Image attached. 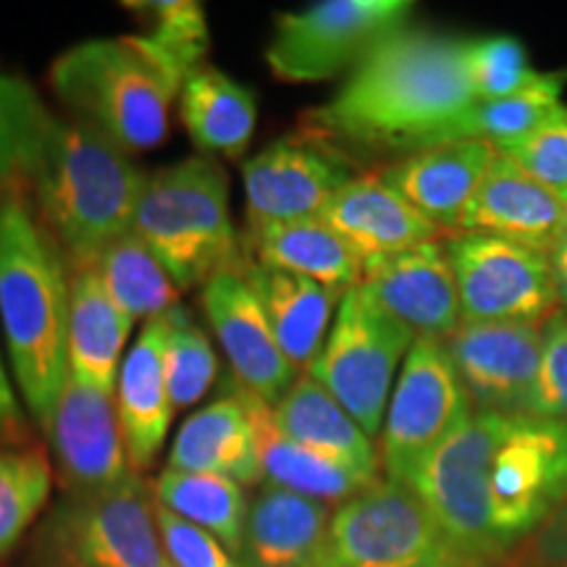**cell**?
<instances>
[{
  "mask_svg": "<svg viewBox=\"0 0 567 567\" xmlns=\"http://www.w3.org/2000/svg\"><path fill=\"white\" fill-rule=\"evenodd\" d=\"M465 40L402 30L381 40L305 124L323 145L425 151L476 103L463 63Z\"/></svg>",
  "mask_w": 567,
  "mask_h": 567,
  "instance_id": "obj_1",
  "label": "cell"
},
{
  "mask_svg": "<svg viewBox=\"0 0 567 567\" xmlns=\"http://www.w3.org/2000/svg\"><path fill=\"white\" fill-rule=\"evenodd\" d=\"M0 329L17 389L48 434L69 375V274L21 197L0 203Z\"/></svg>",
  "mask_w": 567,
  "mask_h": 567,
  "instance_id": "obj_2",
  "label": "cell"
},
{
  "mask_svg": "<svg viewBox=\"0 0 567 567\" xmlns=\"http://www.w3.org/2000/svg\"><path fill=\"white\" fill-rule=\"evenodd\" d=\"M45 229L69 255L71 271L95 264L132 231L147 176L130 153L90 124L53 118L30 168Z\"/></svg>",
  "mask_w": 567,
  "mask_h": 567,
  "instance_id": "obj_3",
  "label": "cell"
},
{
  "mask_svg": "<svg viewBox=\"0 0 567 567\" xmlns=\"http://www.w3.org/2000/svg\"><path fill=\"white\" fill-rule=\"evenodd\" d=\"M184 71L147 34L87 40L51 66L55 95L126 153L161 145Z\"/></svg>",
  "mask_w": 567,
  "mask_h": 567,
  "instance_id": "obj_4",
  "label": "cell"
},
{
  "mask_svg": "<svg viewBox=\"0 0 567 567\" xmlns=\"http://www.w3.org/2000/svg\"><path fill=\"white\" fill-rule=\"evenodd\" d=\"M132 231L176 287L208 284L239 260L226 172L213 158H189L147 176Z\"/></svg>",
  "mask_w": 567,
  "mask_h": 567,
  "instance_id": "obj_5",
  "label": "cell"
},
{
  "mask_svg": "<svg viewBox=\"0 0 567 567\" xmlns=\"http://www.w3.org/2000/svg\"><path fill=\"white\" fill-rule=\"evenodd\" d=\"M413 342L415 334L408 326L394 321L354 287L339 302L329 339L308 375L373 439L384 429L396 371Z\"/></svg>",
  "mask_w": 567,
  "mask_h": 567,
  "instance_id": "obj_6",
  "label": "cell"
},
{
  "mask_svg": "<svg viewBox=\"0 0 567 567\" xmlns=\"http://www.w3.org/2000/svg\"><path fill=\"white\" fill-rule=\"evenodd\" d=\"M505 425L507 417L476 413L425 460L408 484L452 547L476 567L505 557L492 513V460Z\"/></svg>",
  "mask_w": 567,
  "mask_h": 567,
  "instance_id": "obj_7",
  "label": "cell"
},
{
  "mask_svg": "<svg viewBox=\"0 0 567 567\" xmlns=\"http://www.w3.org/2000/svg\"><path fill=\"white\" fill-rule=\"evenodd\" d=\"M318 567H476L460 555L413 488L379 481L331 515Z\"/></svg>",
  "mask_w": 567,
  "mask_h": 567,
  "instance_id": "obj_8",
  "label": "cell"
},
{
  "mask_svg": "<svg viewBox=\"0 0 567 567\" xmlns=\"http://www.w3.org/2000/svg\"><path fill=\"white\" fill-rule=\"evenodd\" d=\"M413 9L410 0H323L279 13L266 61L284 82H326L358 66L381 40L408 30Z\"/></svg>",
  "mask_w": 567,
  "mask_h": 567,
  "instance_id": "obj_9",
  "label": "cell"
},
{
  "mask_svg": "<svg viewBox=\"0 0 567 567\" xmlns=\"http://www.w3.org/2000/svg\"><path fill=\"white\" fill-rule=\"evenodd\" d=\"M473 413L446 344L417 337L396 375L381 429V465L394 484H410L421 465Z\"/></svg>",
  "mask_w": 567,
  "mask_h": 567,
  "instance_id": "obj_10",
  "label": "cell"
},
{
  "mask_svg": "<svg viewBox=\"0 0 567 567\" xmlns=\"http://www.w3.org/2000/svg\"><path fill=\"white\" fill-rule=\"evenodd\" d=\"M567 496V423L507 417L492 460L494 530L505 555L557 513Z\"/></svg>",
  "mask_w": 567,
  "mask_h": 567,
  "instance_id": "obj_11",
  "label": "cell"
},
{
  "mask_svg": "<svg viewBox=\"0 0 567 567\" xmlns=\"http://www.w3.org/2000/svg\"><path fill=\"white\" fill-rule=\"evenodd\" d=\"M463 321L544 326L559 310L547 252L478 231L444 237Z\"/></svg>",
  "mask_w": 567,
  "mask_h": 567,
  "instance_id": "obj_12",
  "label": "cell"
},
{
  "mask_svg": "<svg viewBox=\"0 0 567 567\" xmlns=\"http://www.w3.org/2000/svg\"><path fill=\"white\" fill-rule=\"evenodd\" d=\"M444 344L471 396L473 413L502 417L530 413L542 365V326L463 321Z\"/></svg>",
  "mask_w": 567,
  "mask_h": 567,
  "instance_id": "obj_13",
  "label": "cell"
},
{
  "mask_svg": "<svg viewBox=\"0 0 567 567\" xmlns=\"http://www.w3.org/2000/svg\"><path fill=\"white\" fill-rule=\"evenodd\" d=\"M247 226L316 218L347 182L354 179L344 155L316 137H281L243 166Z\"/></svg>",
  "mask_w": 567,
  "mask_h": 567,
  "instance_id": "obj_14",
  "label": "cell"
},
{
  "mask_svg": "<svg viewBox=\"0 0 567 567\" xmlns=\"http://www.w3.org/2000/svg\"><path fill=\"white\" fill-rule=\"evenodd\" d=\"M203 310L213 334L224 347L234 381L260 396L266 405H279L300 373L284 358L276 342L271 321L243 258L210 276L203 287Z\"/></svg>",
  "mask_w": 567,
  "mask_h": 567,
  "instance_id": "obj_15",
  "label": "cell"
},
{
  "mask_svg": "<svg viewBox=\"0 0 567 567\" xmlns=\"http://www.w3.org/2000/svg\"><path fill=\"white\" fill-rule=\"evenodd\" d=\"M55 520L84 567H174L137 473L109 492L76 496Z\"/></svg>",
  "mask_w": 567,
  "mask_h": 567,
  "instance_id": "obj_16",
  "label": "cell"
},
{
  "mask_svg": "<svg viewBox=\"0 0 567 567\" xmlns=\"http://www.w3.org/2000/svg\"><path fill=\"white\" fill-rule=\"evenodd\" d=\"M55 463L76 496L109 492L132 476L122 421L111 394L66 375L51 431Z\"/></svg>",
  "mask_w": 567,
  "mask_h": 567,
  "instance_id": "obj_17",
  "label": "cell"
},
{
  "mask_svg": "<svg viewBox=\"0 0 567 567\" xmlns=\"http://www.w3.org/2000/svg\"><path fill=\"white\" fill-rule=\"evenodd\" d=\"M360 289L415 339L446 342L463 323L455 271L444 239L368 260Z\"/></svg>",
  "mask_w": 567,
  "mask_h": 567,
  "instance_id": "obj_18",
  "label": "cell"
},
{
  "mask_svg": "<svg viewBox=\"0 0 567 567\" xmlns=\"http://www.w3.org/2000/svg\"><path fill=\"white\" fill-rule=\"evenodd\" d=\"M460 231L492 234L549 255L567 234V205L515 161L496 153Z\"/></svg>",
  "mask_w": 567,
  "mask_h": 567,
  "instance_id": "obj_19",
  "label": "cell"
},
{
  "mask_svg": "<svg viewBox=\"0 0 567 567\" xmlns=\"http://www.w3.org/2000/svg\"><path fill=\"white\" fill-rule=\"evenodd\" d=\"M494 158L496 151L486 142H446L405 155L384 168L381 179L450 237L463 226Z\"/></svg>",
  "mask_w": 567,
  "mask_h": 567,
  "instance_id": "obj_20",
  "label": "cell"
},
{
  "mask_svg": "<svg viewBox=\"0 0 567 567\" xmlns=\"http://www.w3.org/2000/svg\"><path fill=\"white\" fill-rule=\"evenodd\" d=\"M318 218L331 226L363 264L444 239V231L381 176H354L323 205Z\"/></svg>",
  "mask_w": 567,
  "mask_h": 567,
  "instance_id": "obj_21",
  "label": "cell"
},
{
  "mask_svg": "<svg viewBox=\"0 0 567 567\" xmlns=\"http://www.w3.org/2000/svg\"><path fill=\"white\" fill-rule=\"evenodd\" d=\"M163 342H166V316L145 323L140 339L126 352L113 394L132 473L147 471L155 463L172 429L174 402L163 368Z\"/></svg>",
  "mask_w": 567,
  "mask_h": 567,
  "instance_id": "obj_22",
  "label": "cell"
},
{
  "mask_svg": "<svg viewBox=\"0 0 567 567\" xmlns=\"http://www.w3.org/2000/svg\"><path fill=\"white\" fill-rule=\"evenodd\" d=\"M329 526L326 502L268 486L247 513L239 563L243 567H318Z\"/></svg>",
  "mask_w": 567,
  "mask_h": 567,
  "instance_id": "obj_23",
  "label": "cell"
},
{
  "mask_svg": "<svg viewBox=\"0 0 567 567\" xmlns=\"http://www.w3.org/2000/svg\"><path fill=\"white\" fill-rule=\"evenodd\" d=\"M168 467L213 473L237 481L239 486L258 484L264 478L252 415L234 389L182 423L168 452Z\"/></svg>",
  "mask_w": 567,
  "mask_h": 567,
  "instance_id": "obj_24",
  "label": "cell"
},
{
  "mask_svg": "<svg viewBox=\"0 0 567 567\" xmlns=\"http://www.w3.org/2000/svg\"><path fill=\"white\" fill-rule=\"evenodd\" d=\"M134 321L111 300L95 268L69 274V373L82 384L116 394L118 363Z\"/></svg>",
  "mask_w": 567,
  "mask_h": 567,
  "instance_id": "obj_25",
  "label": "cell"
},
{
  "mask_svg": "<svg viewBox=\"0 0 567 567\" xmlns=\"http://www.w3.org/2000/svg\"><path fill=\"white\" fill-rule=\"evenodd\" d=\"M274 423L295 444L318 457L379 481L381 455L373 439L339 405L313 375H300L295 386L274 408Z\"/></svg>",
  "mask_w": 567,
  "mask_h": 567,
  "instance_id": "obj_26",
  "label": "cell"
},
{
  "mask_svg": "<svg viewBox=\"0 0 567 567\" xmlns=\"http://www.w3.org/2000/svg\"><path fill=\"white\" fill-rule=\"evenodd\" d=\"M250 264L271 271L295 274L347 295L360 287L365 264L321 218L274 224L247 231Z\"/></svg>",
  "mask_w": 567,
  "mask_h": 567,
  "instance_id": "obj_27",
  "label": "cell"
},
{
  "mask_svg": "<svg viewBox=\"0 0 567 567\" xmlns=\"http://www.w3.org/2000/svg\"><path fill=\"white\" fill-rule=\"evenodd\" d=\"M245 268L264 302L284 358L292 363L297 373H310L329 339L331 326H334L331 318L344 295L302 276L260 268L250 260H245Z\"/></svg>",
  "mask_w": 567,
  "mask_h": 567,
  "instance_id": "obj_28",
  "label": "cell"
},
{
  "mask_svg": "<svg viewBox=\"0 0 567 567\" xmlns=\"http://www.w3.org/2000/svg\"><path fill=\"white\" fill-rule=\"evenodd\" d=\"M245 408L250 410L255 434H258V457L260 471L268 486L287 488V492L310 496L318 502H350L352 496L363 494L379 481L360 476V473L347 471V467L331 463V460L318 457L316 452L305 450V446L295 444L276 429L274 423V408L266 405L260 396L247 392L231 379L229 384Z\"/></svg>",
  "mask_w": 567,
  "mask_h": 567,
  "instance_id": "obj_29",
  "label": "cell"
},
{
  "mask_svg": "<svg viewBox=\"0 0 567 567\" xmlns=\"http://www.w3.org/2000/svg\"><path fill=\"white\" fill-rule=\"evenodd\" d=\"M182 122L203 153L237 158L255 134L258 101L250 87L229 74L203 66L182 87Z\"/></svg>",
  "mask_w": 567,
  "mask_h": 567,
  "instance_id": "obj_30",
  "label": "cell"
},
{
  "mask_svg": "<svg viewBox=\"0 0 567 567\" xmlns=\"http://www.w3.org/2000/svg\"><path fill=\"white\" fill-rule=\"evenodd\" d=\"M567 71H536V76L515 95L499 101H476L455 124L439 134L434 145L446 142H486L494 151H505L528 137L551 111L563 103ZM431 145V147H434Z\"/></svg>",
  "mask_w": 567,
  "mask_h": 567,
  "instance_id": "obj_31",
  "label": "cell"
},
{
  "mask_svg": "<svg viewBox=\"0 0 567 567\" xmlns=\"http://www.w3.org/2000/svg\"><path fill=\"white\" fill-rule=\"evenodd\" d=\"M155 502L193 526L208 530L239 559L250 507L237 481L166 467L155 481Z\"/></svg>",
  "mask_w": 567,
  "mask_h": 567,
  "instance_id": "obj_32",
  "label": "cell"
},
{
  "mask_svg": "<svg viewBox=\"0 0 567 567\" xmlns=\"http://www.w3.org/2000/svg\"><path fill=\"white\" fill-rule=\"evenodd\" d=\"M92 268L101 276L111 300L134 323L153 321L179 305V287L134 231L105 247Z\"/></svg>",
  "mask_w": 567,
  "mask_h": 567,
  "instance_id": "obj_33",
  "label": "cell"
},
{
  "mask_svg": "<svg viewBox=\"0 0 567 567\" xmlns=\"http://www.w3.org/2000/svg\"><path fill=\"white\" fill-rule=\"evenodd\" d=\"M53 471L40 450L0 446V557L17 547L51 496Z\"/></svg>",
  "mask_w": 567,
  "mask_h": 567,
  "instance_id": "obj_34",
  "label": "cell"
},
{
  "mask_svg": "<svg viewBox=\"0 0 567 567\" xmlns=\"http://www.w3.org/2000/svg\"><path fill=\"white\" fill-rule=\"evenodd\" d=\"M163 368L174 410H187L200 402L218 375V358L210 339L193 321L187 308L176 305L166 313Z\"/></svg>",
  "mask_w": 567,
  "mask_h": 567,
  "instance_id": "obj_35",
  "label": "cell"
},
{
  "mask_svg": "<svg viewBox=\"0 0 567 567\" xmlns=\"http://www.w3.org/2000/svg\"><path fill=\"white\" fill-rule=\"evenodd\" d=\"M51 122L30 82L0 74V184L30 176Z\"/></svg>",
  "mask_w": 567,
  "mask_h": 567,
  "instance_id": "obj_36",
  "label": "cell"
},
{
  "mask_svg": "<svg viewBox=\"0 0 567 567\" xmlns=\"http://www.w3.org/2000/svg\"><path fill=\"white\" fill-rule=\"evenodd\" d=\"M463 63L476 101H499V97L515 95L536 76L526 48L509 34L465 40Z\"/></svg>",
  "mask_w": 567,
  "mask_h": 567,
  "instance_id": "obj_37",
  "label": "cell"
},
{
  "mask_svg": "<svg viewBox=\"0 0 567 567\" xmlns=\"http://www.w3.org/2000/svg\"><path fill=\"white\" fill-rule=\"evenodd\" d=\"M151 17V38L163 53L184 71V76L203 69L208 53V21L195 0H153V3H126Z\"/></svg>",
  "mask_w": 567,
  "mask_h": 567,
  "instance_id": "obj_38",
  "label": "cell"
},
{
  "mask_svg": "<svg viewBox=\"0 0 567 567\" xmlns=\"http://www.w3.org/2000/svg\"><path fill=\"white\" fill-rule=\"evenodd\" d=\"M515 161L523 172L557 195L567 205V105L559 103L555 111L536 126L528 137L515 145L496 151Z\"/></svg>",
  "mask_w": 567,
  "mask_h": 567,
  "instance_id": "obj_39",
  "label": "cell"
},
{
  "mask_svg": "<svg viewBox=\"0 0 567 567\" xmlns=\"http://www.w3.org/2000/svg\"><path fill=\"white\" fill-rule=\"evenodd\" d=\"M534 417L567 423V313L557 310L542 326V365L530 400Z\"/></svg>",
  "mask_w": 567,
  "mask_h": 567,
  "instance_id": "obj_40",
  "label": "cell"
},
{
  "mask_svg": "<svg viewBox=\"0 0 567 567\" xmlns=\"http://www.w3.org/2000/svg\"><path fill=\"white\" fill-rule=\"evenodd\" d=\"M153 509L161 542L174 567H243V563L208 530L193 526V523L174 515L172 509L158 505L155 499Z\"/></svg>",
  "mask_w": 567,
  "mask_h": 567,
  "instance_id": "obj_41",
  "label": "cell"
},
{
  "mask_svg": "<svg viewBox=\"0 0 567 567\" xmlns=\"http://www.w3.org/2000/svg\"><path fill=\"white\" fill-rule=\"evenodd\" d=\"M530 559L538 567H567V496L557 513L538 528L530 547Z\"/></svg>",
  "mask_w": 567,
  "mask_h": 567,
  "instance_id": "obj_42",
  "label": "cell"
},
{
  "mask_svg": "<svg viewBox=\"0 0 567 567\" xmlns=\"http://www.w3.org/2000/svg\"><path fill=\"white\" fill-rule=\"evenodd\" d=\"M21 567H84L82 559L74 555L66 534H63L61 523L53 520L38 534V542L32 544L30 555H27Z\"/></svg>",
  "mask_w": 567,
  "mask_h": 567,
  "instance_id": "obj_43",
  "label": "cell"
},
{
  "mask_svg": "<svg viewBox=\"0 0 567 567\" xmlns=\"http://www.w3.org/2000/svg\"><path fill=\"white\" fill-rule=\"evenodd\" d=\"M24 415H21L11 375L6 371L3 352H0V444H17L24 439Z\"/></svg>",
  "mask_w": 567,
  "mask_h": 567,
  "instance_id": "obj_44",
  "label": "cell"
},
{
  "mask_svg": "<svg viewBox=\"0 0 567 567\" xmlns=\"http://www.w3.org/2000/svg\"><path fill=\"white\" fill-rule=\"evenodd\" d=\"M549 264H551V279H555L559 310H565L567 313V234L559 239L555 250L549 252Z\"/></svg>",
  "mask_w": 567,
  "mask_h": 567,
  "instance_id": "obj_45",
  "label": "cell"
}]
</instances>
